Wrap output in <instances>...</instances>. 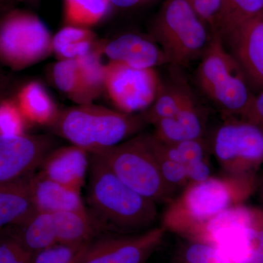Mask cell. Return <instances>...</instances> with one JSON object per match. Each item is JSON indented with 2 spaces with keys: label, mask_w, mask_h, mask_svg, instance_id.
<instances>
[{
  "label": "cell",
  "mask_w": 263,
  "mask_h": 263,
  "mask_svg": "<svg viewBox=\"0 0 263 263\" xmlns=\"http://www.w3.org/2000/svg\"><path fill=\"white\" fill-rule=\"evenodd\" d=\"M153 136L159 141L174 144L202 138L205 129L203 114L194 98L174 117L162 119L154 124Z\"/></svg>",
  "instance_id": "16"
},
{
  "label": "cell",
  "mask_w": 263,
  "mask_h": 263,
  "mask_svg": "<svg viewBox=\"0 0 263 263\" xmlns=\"http://www.w3.org/2000/svg\"><path fill=\"white\" fill-rule=\"evenodd\" d=\"M90 243L64 245L57 243L34 254L33 263H80Z\"/></svg>",
  "instance_id": "29"
},
{
  "label": "cell",
  "mask_w": 263,
  "mask_h": 263,
  "mask_svg": "<svg viewBox=\"0 0 263 263\" xmlns=\"http://www.w3.org/2000/svg\"><path fill=\"white\" fill-rule=\"evenodd\" d=\"M226 46L229 47L247 83L263 89L262 13L246 24Z\"/></svg>",
  "instance_id": "11"
},
{
  "label": "cell",
  "mask_w": 263,
  "mask_h": 263,
  "mask_svg": "<svg viewBox=\"0 0 263 263\" xmlns=\"http://www.w3.org/2000/svg\"><path fill=\"white\" fill-rule=\"evenodd\" d=\"M89 154L74 145L52 150L41 164L39 173L52 181L81 192L89 170Z\"/></svg>",
  "instance_id": "14"
},
{
  "label": "cell",
  "mask_w": 263,
  "mask_h": 263,
  "mask_svg": "<svg viewBox=\"0 0 263 263\" xmlns=\"http://www.w3.org/2000/svg\"><path fill=\"white\" fill-rule=\"evenodd\" d=\"M52 39L37 15L12 8L0 16V62L15 70L35 65L52 53Z\"/></svg>",
  "instance_id": "6"
},
{
  "label": "cell",
  "mask_w": 263,
  "mask_h": 263,
  "mask_svg": "<svg viewBox=\"0 0 263 263\" xmlns=\"http://www.w3.org/2000/svg\"><path fill=\"white\" fill-rule=\"evenodd\" d=\"M98 43L91 29L65 25L53 36L52 53L58 60H78L92 51Z\"/></svg>",
  "instance_id": "24"
},
{
  "label": "cell",
  "mask_w": 263,
  "mask_h": 263,
  "mask_svg": "<svg viewBox=\"0 0 263 263\" xmlns=\"http://www.w3.org/2000/svg\"><path fill=\"white\" fill-rule=\"evenodd\" d=\"M27 123L15 100L5 99L0 101V135H24Z\"/></svg>",
  "instance_id": "31"
},
{
  "label": "cell",
  "mask_w": 263,
  "mask_h": 263,
  "mask_svg": "<svg viewBox=\"0 0 263 263\" xmlns=\"http://www.w3.org/2000/svg\"><path fill=\"white\" fill-rule=\"evenodd\" d=\"M188 2L199 18L206 24L212 32H215L223 0H189Z\"/></svg>",
  "instance_id": "33"
},
{
  "label": "cell",
  "mask_w": 263,
  "mask_h": 263,
  "mask_svg": "<svg viewBox=\"0 0 263 263\" xmlns=\"http://www.w3.org/2000/svg\"><path fill=\"white\" fill-rule=\"evenodd\" d=\"M103 54L109 62L138 69L156 68L168 64L162 48L152 39L136 33H127L102 44Z\"/></svg>",
  "instance_id": "12"
},
{
  "label": "cell",
  "mask_w": 263,
  "mask_h": 263,
  "mask_svg": "<svg viewBox=\"0 0 263 263\" xmlns=\"http://www.w3.org/2000/svg\"><path fill=\"white\" fill-rule=\"evenodd\" d=\"M103 43L99 42L91 52L78 59L84 105L91 104L104 92L105 65L102 61Z\"/></svg>",
  "instance_id": "25"
},
{
  "label": "cell",
  "mask_w": 263,
  "mask_h": 263,
  "mask_svg": "<svg viewBox=\"0 0 263 263\" xmlns=\"http://www.w3.org/2000/svg\"><path fill=\"white\" fill-rule=\"evenodd\" d=\"M53 145L46 136L0 135V186L32 176Z\"/></svg>",
  "instance_id": "9"
},
{
  "label": "cell",
  "mask_w": 263,
  "mask_h": 263,
  "mask_svg": "<svg viewBox=\"0 0 263 263\" xmlns=\"http://www.w3.org/2000/svg\"><path fill=\"white\" fill-rule=\"evenodd\" d=\"M13 2L12 0H0V16L13 8Z\"/></svg>",
  "instance_id": "37"
},
{
  "label": "cell",
  "mask_w": 263,
  "mask_h": 263,
  "mask_svg": "<svg viewBox=\"0 0 263 263\" xmlns=\"http://www.w3.org/2000/svg\"><path fill=\"white\" fill-rule=\"evenodd\" d=\"M263 13V0H223L216 32L224 46L246 24Z\"/></svg>",
  "instance_id": "23"
},
{
  "label": "cell",
  "mask_w": 263,
  "mask_h": 263,
  "mask_svg": "<svg viewBox=\"0 0 263 263\" xmlns=\"http://www.w3.org/2000/svg\"><path fill=\"white\" fill-rule=\"evenodd\" d=\"M14 100L26 120L31 124L52 126L60 114L54 100L40 81L24 84Z\"/></svg>",
  "instance_id": "17"
},
{
  "label": "cell",
  "mask_w": 263,
  "mask_h": 263,
  "mask_svg": "<svg viewBox=\"0 0 263 263\" xmlns=\"http://www.w3.org/2000/svg\"><path fill=\"white\" fill-rule=\"evenodd\" d=\"M112 6L120 8H129L139 4L143 0H109Z\"/></svg>",
  "instance_id": "36"
},
{
  "label": "cell",
  "mask_w": 263,
  "mask_h": 263,
  "mask_svg": "<svg viewBox=\"0 0 263 263\" xmlns=\"http://www.w3.org/2000/svg\"><path fill=\"white\" fill-rule=\"evenodd\" d=\"M30 186L34 206L39 212L53 214L87 210L81 192L52 181L41 173L31 177Z\"/></svg>",
  "instance_id": "15"
},
{
  "label": "cell",
  "mask_w": 263,
  "mask_h": 263,
  "mask_svg": "<svg viewBox=\"0 0 263 263\" xmlns=\"http://www.w3.org/2000/svg\"><path fill=\"white\" fill-rule=\"evenodd\" d=\"M243 114L249 118L251 123L257 126L259 124H263V89L260 90L256 96L253 95L248 108Z\"/></svg>",
  "instance_id": "34"
},
{
  "label": "cell",
  "mask_w": 263,
  "mask_h": 263,
  "mask_svg": "<svg viewBox=\"0 0 263 263\" xmlns=\"http://www.w3.org/2000/svg\"><path fill=\"white\" fill-rule=\"evenodd\" d=\"M247 263H263V229L254 231Z\"/></svg>",
  "instance_id": "35"
},
{
  "label": "cell",
  "mask_w": 263,
  "mask_h": 263,
  "mask_svg": "<svg viewBox=\"0 0 263 263\" xmlns=\"http://www.w3.org/2000/svg\"><path fill=\"white\" fill-rule=\"evenodd\" d=\"M212 32L187 0H166L152 22L151 37L162 48L168 64L186 67L201 58Z\"/></svg>",
  "instance_id": "3"
},
{
  "label": "cell",
  "mask_w": 263,
  "mask_h": 263,
  "mask_svg": "<svg viewBox=\"0 0 263 263\" xmlns=\"http://www.w3.org/2000/svg\"><path fill=\"white\" fill-rule=\"evenodd\" d=\"M233 198L228 180L211 176L203 181L190 182L167 209L162 226L197 240L208 221L232 207Z\"/></svg>",
  "instance_id": "5"
},
{
  "label": "cell",
  "mask_w": 263,
  "mask_h": 263,
  "mask_svg": "<svg viewBox=\"0 0 263 263\" xmlns=\"http://www.w3.org/2000/svg\"><path fill=\"white\" fill-rule=\"evenodd\" d=\"M242 72L234 57L228 52L217 32H212L210 43L197 67V81L209 98L215 91Z\"/></svg>",
  "instance_id": "13"
},
{
  "label": "cell",
  "mask_w": 263,
  "mask_h": 263,
  "mask_svg": "<svg viewBox=\"0 0 263 263\" xmlns=\"http://www.w3.org/2000/svg\"><path fill=\"white\" fill-rule=\"evenodd\" d=\"M31 177L0 186V230L22 224L37 211L31 191Z\"/></svg>",
  "instance_id": "18"
},
{
  "label": "cell",
  "mask_w": 263,
  "mask_h": 263,
  "mask_svg": "<svg viewBox=\"0 0 263 263\" xmlns=\"http://www.w3.org/2000/svg\"><path fill=\"white\" fill-rule=\"evenodd\" d=\"M33 255L10 235L0 240V263H33Z\"/></svg>",
  "instance_id": "32"
},
{
  "label": "cell",
  "mask_w": 263,
  "mask_h": 263,
  "mask_svg": "<svg viewBox=\"0 0 263 263\" xmlns=\"http://www.w3.org/2000/svg\"><path fill=\"white\" fill-rule=\"evenodd\" d=\"M98 155L123 183L155 202L168 200L174 192L160 174L152 135H138Z\"/></svg>",
  "instance_id": "4"
},
{
  "label": "cell",
  "mask_w": 263,
  "mask_h": 263,
  "mask_svg": "<svg viewBox=\"0 0 263 263\" xmlns=\"http://www.w3.org/2000/svg\"><path fill=\"white\" fill-rule=\"evenodd\" d=\"M86 202L102 235L143 233L152 228L157 217V202L123 183L96 155L90 158Z\"/></svg>",
  "instance_id": "1"
},
{
  "label": "cell",
  "mask_w": 263,
  "mask_h": 263,
  "mask_svg": "<svg viewBox=\"0 0 263 263\" xmlns=\"http://www.w3.org/2000/svg\"><path fill=\"white\" fill-rule=\"evenodd\" d=\"M9 235L33 254L57 243L53 215L36 211Z\"/></svg>",
  "instance_id": "21"
},
{
  "label": "cell",
  "mask_w": 263,
  "mask_h": 263,
  "mask_svg": "<svg viewBox=\"0 0 263 263\" xmlns=\"http://www.w3.org/2000/svg\"><path fill=\"white\" fill-rule=\"evenodd\" d=\"M152 137L159 169L164 182L174 193L176 189L186 186L190 181L184 166L165 156L160 150L153 135Z\"/></svg>",
  "instance_id": "30"
},
{
  "label": "cell",
  "mask_w": 263,
  "mask_h": 263,
  "mask_svg": "<svg viewBox=\"0 0 263 263\" xmlns=\"http://www.w3.org/2000/svg\"><path fill=\"white\" fill-rule=\"evenodd\" d=\"M162 84L155 68H134L112 62L105 65L104 92L123 113L146 111L155 101Z\"/></svg>",
  "instance_id": "7"
},
{
  "label": "cell",
  "mask_w": 263,
  "mask_h": 263,
  "mask_svg": "<svg viewBox=\"0 0 263 263\" xmlns=\"http://www.w3.org/2000/svg\"><path fill=\"white\" fill-rule=\"evenodd\" d=\"M143 117L87 104L60 112L55 130L74 146L98 154L117 146L143 127Z\"/></svg>",
  "instance_id": "2"
},
{
  "label": "cell",
  "mask_w": 263,
  "mask_h": 263,
  "mask_svg": "<svg viewBox=\"0 0 263 263\" xmlns=\"http://www.w3.org/2000/svg\"><path fill=\"white\" fill-rule=\"evenodd\" d=\"M164 227L136 234H103L88 247L80 263H146L165 235Z\"/></svg>",
  "instance_id": "8"
},
{
  "label": "cell",
  "mask_w": 263,
  "mask_h": 263,
  "mask_svg": "<svg viewBox=\"0 0 263 263\" xmlns=\"http://www.w3.org/2000/svg\"><path fill=\"white\" fill-rule=\"evenodd\" d=\"M194 95L182 79L162 84L155 101L143 112V120L155 124L162 119L174 117L193 100Z\"/></svg>",
  "instance_id": "22"
},
{
  "label": "cell",
  "mask_w": 263,
  "mask_h": 263,
  "mask_svg": "<svg viewBox=\"0 0 263 263\" xmlns=\"http://www.w3.org/2000/svg\"><path fill=\"white\" fill-rule=\"evenodd\" d=\"M13 3H24V4H27L29 5H37L39 4L41 0H12Z\"/></svg>",
  "instance_id": "38"
},
{
  "label": "cell",
  "mask_w": 263,
  "mask_h": 263,
  "mask_svg": "<svg viewBox=\"0 0 263 263\" xmlns=\"http://www.w3.org/2000/svg\"><path fill=\"white\" fill-rule=\"evenodd\" d=\"M52 215L57 243L86 245L102 235L87 210L57 212Z\"/></svg>",
  "instance_id": "20"
},
{
  "label": "cell",
  "mask_w": 263,
  "mask_h": 263,
  "mask_svg": "<svg viewBox=\"0 0 263 263\" xmlns=\"http://www.w3.org/2000/svg\"><path fill=\"white\" fill-rule=\"evenodd\" d=\"M51 77L61 92L77 105H84L77 60H58L52 67Z\"/></svg>",
  "instance_id": "27"
},
{
  "label": "cell",
  "mask_w": 263,
  "mask_h": 263,
  "mask_svg": "<svg viewBox=\"0 0 263 263\" xmlns=\"http://www.w3.org/2000/svg\"><path fill=\"white\" fill-rule=\"evenodd\" d=\"M112 7L109 0H63L64 23L91 29L108 16Z\"/></svg>",
  "instance_id": "26"
},
{
  "label": "cell",
  "mask_w": 263,
  "mask_h": 263,
  "mask_svg": "<svg viewBox=\"0 0 263 263\" xmlns=\"http://www.w3.org/2000/svg\"><path fill=\"white\" fill-rule=\"evenodd\" d=\"M176 263H233L218 246L200 240L183 245L176 254Z\"/></svg>",
  "instance_id": "28"
},
{
  "label": "cell",
  "mask_w": 263,
  "mask_h": 263,
  "mask_svg": "<svg viewBox=\"0 0 263 263\" xmlns=\"http://www.w3.org/2000/svg\"><path fill=\"white\" fill-rule=\"evenodd\" d=\"M212 151L223 167L229 169L240 161L263 158V129L253 123L226 122L216 129Z\"/></svg>",
  "instance_id": "10"
},
{
  "label": "cell",
  "mask_w": 263,
  "mask_h": 263,
  "mask_svg": "<svg viewBox=\"0 0 263 263\" xmlns=\"http://www.w3.org/2000/svg\"><path fill=\"white\" fill-rule=\"evenodd\" d=\"M156 140L165 156L184 166L190 182H200L211 177V167L207 160L209 146L203 138L174 144Z\"/></svg>",
  "instance_id": "19"
}]
</instances>
